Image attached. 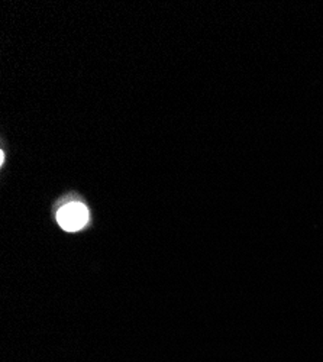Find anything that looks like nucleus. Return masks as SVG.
Segmentation results:
<instances>
[{"label": "nucleus", "instance_id": "obj_1", "mask_svg": "<svg viewBox=\"0 0 323 362\" xmlns=\"http://www.w3.org/2000/svg\"><path fill=\"white\" fill-rule=\"evenodd\" d=\"M57 222L67 232L80 230L89 222V209L78 202L64 204L57 212Z\"/></svg>", "mask_w": 323, "mask_h": 362}, {"label": "nucleus", "instance_id": "obj_2", "mask_svg": "<svg viewBox=\"0 0 323 362\" xmlns=\"http://www.w3.org/2000/svg\"><path fill=\"white\" fill-rule=\"evenodd\" d=\"M4 161H5V154L0 153V164H4Z\"/></svg>", "mask_w": 323, "mask_h": 362}]
</instances>
